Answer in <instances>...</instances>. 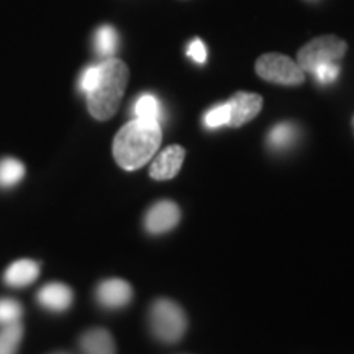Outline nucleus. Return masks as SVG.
<instances>
[{"instance_id": "obj_1", "label": "nucleus", "mask_w": 354, "mask_h": 354, "mask_svg": "<svg viewBox=\"0 0 354 354\" xmlns=\"http://www.w3.org/2000/svg\"><path fill=\"white\" fill-rule=\"evenodd\" d=\"M161 123L133 118L113 140V156L118 166L125 171H136L143 167L161 146Z\"/></svg>"}, {"instance_id": "obj_2", "label": "nucleus", "mask_w": 354, "mask_h": 354, "mask_svg": "<svg viewBox=\"0 0 354 354\" xmlns=\"http://www.w3.org/2000/svg\"><path fill=\"white\" fill-rule=\"evenodd\" d=\"M130 77L128 66L117 57H107L99 64V77L86 94L88 112L97 120H109L117 113Z\"/></svg>"}, {"instance_id": "obj_3", "label": "nucleus", "mask_w": 354, "mask_h": 354, "mask_svg": "<svg viewBox=\"0 0 354 354\" xmlns=\"http://www.w3.org/2000/svg\"><path fill=\"white\" fill-rule=\"evenodd\" d=\"M149 328L159 342L177 343L187 331V317L179 304L158 299L149 310Z\"/></svg>"}, {"instance_id": "obj_4", "label": "nucleus", "mask_w": 354, "mask_h": 354, "mask_svg": "<svg viewBox=\"0 0 354 354\" xmlns=\"http://www.w3.org/2000/svg\"><path fill=\"white\" fill-rule=\"evenodd\" d=\"M348 44L344 39L335 35H325L318 37L300 48L297 55V64L305 73H312L317 66L323 63H338L346 55Z\"/></svg>"}, {"instance_id": "obj_5", "label": "nucleus", "mask_w": 354, "mask_h": 354, "mask_svg": "<svg viewBox=\"0 0 354 354\" xmlns=\"http://www.w3.org/2000/svg\"><path fill=\"white\" fill-rule=\"evenodd\" d=\"M256 73L264 81L281 86H299L305 81L302 68L289 56L279 53H268L256 61Z\"/></svg>"}, {"instance_id": "obj_6", "label": "nucleus", "mask_w": 354, "mask_h": 354, "mask_svg": "<svg viewBox=\"0 0 354 354\" xmlns=\"http://www.w3.org/2000/svg\"><path fill=\"white\" fill-rule=\"evenodd\" d=\"M180 220V209L171 201H159L149 207L145 215V228L151 234H162L177 227Z\"/></svg>"}, {"instance_id": "obj_7", "label": "nucleus", "mask_w": 354, "mask_h": 354, "mask_svg": "<svg viewBox=\"0 0 354 354\" xmlns=\"http://www.w3.org/2000/svg\"><path fill=\"white\" fill-rule=\"evenodd\" d=\"M230 122L228 127L238 128L251 122L263 109V97L250 92H236L228 102Z\"/></svg>"}, {"instance_id": "obj_8", "label": "nucleus", "mask_w": 354, "mask_h": 354, "mask_svg": "<svg viewBox=\"0 0 354 354\" xmlns=\"http://www.w3.org/2000/svg\"><path fill=\"white\" fill-rule=\"evenodd\" d=\"M95 299L105 308H122L133 299V289L123 279H107L97 286Z\"/></svg>"}, {"instance_id": "obj_9", "label": "nucleus", "mask_w": 354, "mask_h": 354, "mask_svg": "<svg viewBox=\"0 0 354 354\" xmlns=\"http://www.w3.org/2000/svg\"><path fill=\"white\" fill-rule=\"evenodd\" d=\"M185 158V149L179 145L167 146L158 154L156 159L151 162L149 167V176L156 180H167L177 176V172L183 167Z\"/></svg>"}, {"instance_id": "obj_10", "label": "nucleus", "mask_w": 354, "mask_h": 354, "mask_svg": "<svg viewBox=\"0 0 354 354\" xmlns=\"http://www.w3.org/2000/svg\"><path fill=\"white\" fill-rule=\"evenodd\" d=\"M73 290L61 282H50L39 289L37 299L41 307L51 312H64L73 304Z\"/></svg>"}, {"instance_id": "obj_11", "label": "nucleus", "mask_w": 354, "mask_h": 354, "mask_svg": "<svg viewBox=\"0 0 354 354\" xmlns=\"http://www.w3.org/2000/svg\"><path fill=\"white\" fill-rule=\"evenodd\" d=\"M39 276V264L32 259H20L12 263L3 272V281L10 287H25L33 284Z\"/></svg>"}, {"instance_id": "obj_12", "label": "nucleus", "mask_w": 354, "mask_h": 354, "mask_svg": "<svg viewBox=\"0 0 354 354\" xmlns=\"http://www.w3.org/2000/svg\"><path fill=\"white\" fill-rule=\"evenodd\" d=\"M82 354H115L113 336L104 328L88 330L79 339Z\"/></svg>"}, {"instance_id": "obj_13", "label": "nucleus", "mask_w": 354, "mask_h": 354, "mask_svg": "<svg viewBox=\"0 0 354 354\" xmlns=\"http://www.w3.org/2000/svg\"><path fill=\"white\" fill-rule=\"evenodd\" d=\"M299 138V128L295 123L292 122H281L277 125L271 128V131L268 133V138L266 143L274 151H287L292 146L295 145V141Z\"/></svg>"}, {"instance_id": "obj_14", "label": "nucleus", "mask_w": 354, "mask_h": 354, "mask_svg": "<svg viewBox=\"0 0 354 354\" xmlns=\"http://www.w3.org/2000/svg\"><path fill=\"white\" fill-rule=\"evenodd\" d=\"M133 115L135 118L141 120H151L161 123L162 120V107L161 102L153 94H141L133 104Z\"/></svg>"}, {"instance_id": "obj_15", "label": "nucleus", "mask_w": 354, "mask_h": 354, "mask_svg": "<svg viewBox=\"0 0 354 354\" xmlns=\"http://www.w3.org/2000/svg\"><path fill=\"white\" fill-rule=\"evenodd\" d=\"M25 177L24 162L15 158L0 159V189H12Z\"/></svg>"}, {"instance_id": "obj_16", "label": "nucleus", "mask_w": 354, "mask_h": 354, "mask_svg": "<svg viewBox=\"0 0 354 354\" xmlns=\"http://www.w3.org/2000/svg\"><path fill=\"white\" fill-rule=\"evenodd\" d=\"M94 48L97 55L112 57L118 50V33L112 25H102L95 32Z\"/></svg>"}, {"instance_id": "obj_17", "label": "nucleus", "mask_w": 354, "mask_h": 354, "mask_svg": "<svg viewBox=\"0 0 354 354\" xmlns=\"http://www.w3.org/2000/svg\"><path fill=\"white\" fill-rule=\"evenodd\" d=\"M24 338V326L20 322L2 326L0 330V354H17Z\"/></svg>"}, {"instance_id": "obj_18", "label": "nucleus", "mask_w": 354, "mask_h": 354, "mask_svg": "<svg viewBox=\"0 0 354 354\" xmlns=\"http://www.w3.org/2000/svg\"><path fill=\"white\" fill-rule=\"evenodd\" d=\"M21 315H24V308L20 302L13 299H0V326L20 322Z\"/></svg>"}, {"instance_id": "obj_19", "label": "nucleus", "mask_w": 354, "mask_h": 354, "mask_svg": "<svg viewBox=\"0 0 354 354\" xmlns=\"http://www.w3.org/2000/svg\"><path fill=\"white\" fill-rule=\"evenodd\" d=\"M230 122V107L228 104L225 102V104H220L216 105V107L210 109L209 112L203 115V125L207 128H220L223 125H228Z\"/></svg>"}, {"instance_id": "obj_20", "label": "nucleus", "mask_w": 354, "mask_h": 354, "mask_svg": "<svg viewBox=\"0 0 354 354\" xmlns=\"http://www.w3.org/2000/svg\"><path fill=\"white\" fill-rule=\"evenodd\" d=\"M312 73L315 74L317 81L320 84H331L339 76V66L338 63H323L317 66Z\"/></svg>"}, {"instance_id": "obj_21", "label": "nucleus", "mask_w": 354, "mask_h": 354, "mask_svg": "<svg viewBox=\"0 0 354 354\" xmlns=\"http://www.w3.org/2000/svg\"><path fill=\"white\" fill-rule=\"evenodd\" d=\"M97 77H99V64L88 66L82 71L81 79H79V88H81L82 94H88L92 91V87L97 82Z\"/></svg>"}, {"instance_id": "obj_22", "label": "nucleus", "mask_w": 354, "mask_h": 354, "mask_svg": "<svg viewBox=\"0 0 354 354\" xmlns=\"http://www.w3.org/2000/svg\"><path fill=\"white\" fill-rule=\"evenodd\" d=\"M187 56L196 61L197 64H203L207 61V48L201 38H196L187 48Z\"/></svg>"}, {"instance_id": "obj_23", "label": "nucleus", "mask_w": 354, "mask_h": 354, "mask_svg": "<svg viewBox=\"0 0 354 354\" xmlns=\"http://www.w3.org/2000/svg\"><path fill=\"white\" fill-rule=\"evenodd\" d=\"M56 354H66V353H56Z\"/></svg>"}]
</instances>
